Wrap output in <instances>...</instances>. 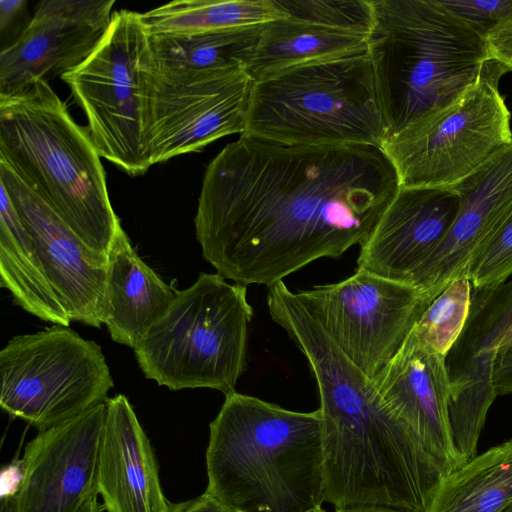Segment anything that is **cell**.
Here are the masks:
<instances>
[{
    "instance_id": "cell-1",
    "label": "cell",
    "mask_w": 512,
    "mask_h": 512,
    "mask_svg": "<svg viewBox=\"0 0 512 512\" xmlns=\"http://www.w3.org/2000/svg\"><path fill=\"white\" fill-rule=\"evenodd\" d=\"M399 189L381 148L290 146L241 134L205 170L196 238L224 279L270 287L365 244Z\"/></svg>"
},
{
    "instance_id": "cell-2",
    "label": "cell",
    "mask_w": 512,
    "mask_h": 512,
    "mask_svg": "<svg viewBox=\"0 0 512 512\" xmlns=\"http://www.w3.org/2000/svg\"><path fill=\"white\" fill-rule=\"evenodd\" d=\"M291 338L318 385L324 501L336 509L378 505L426 512L447 476L384 405L373 380L318 322H304Z\"/></svg>"
},
{
    "instance_id": "cell-3",
    "label": "cell",
    "mask_w": 512,
    "mask_h": 512,
    "mask_svg": "<svg viewBox=\"0 0 512 512\" xmlns=\"http://www.w3.org/2000/svg\"><path fill=\"white\" fill-rule=\"evenodd\" d=\"M205 493L227 512H309L324 501L320 410L236 391L209 425Z\"/></svg>"
},
{
    "instance_id": "cell-4",
    "label": "cell",
    "mask_w": 512,
    "mask_h": 512,
    "mask_svg": "<svg viewBox=\"0 0 512 512\" xmlns=\"http://www.w3.org/2000/svg\"><path fill=\"white\" fill-rule=\"evenodd\" d=\"M367 51L388 138L461 97L490 58L486 37L441 0H371Z\"/></svg>"
},
{
    "instance_id": "cell-5",
    "label": "cell",
    "mask_w": 512,
    "mask_h": 512,
    "mask_svg": "<svg viewBox=\"0 0 512 512\" xmlns=\"http://www.w3.org/2000/svg\"><path fill=\"white\" fill-rule=\"evenodd\" d=\"M89 131L49 83L0 95V161L93 251L107 256L121 226Z\"/></svg>"
},
{
    "instance_id": "cell-6",
    "label": "cell",
    "mask_w": 512,
    "mask_h": 512,
    "mask_svg": "<svg viewBox=\"0 0 512 512\" xmlns=\"http://www.w3.org/2000/svg\"><path fill=\"white\" fill-rule=\"evenodd\" d=\"M243 135L290 146L383 148L388 131L368 51L253 82Z\"/></svg>"
},
{
    "instance_id": "cell-7",
    "label": "cell",
    "mask_w": 512,
    "mask_h": 512,
    "mask_svg": "<svg viewBox=\"0 0 512 512\" xmlns=\"http://www.w3.org/2000/svg\"><path fill=\"white\" fill-rule=\"evenodd\" d=\"M253 309L247 288L200 273L134 349L144 376L172 391L235 390L246 370Z\"/></svg>"
},
{
    "instance_id": "cell-8",
    "label": "cell",
    "mask_w": 512,
    "mask_h": 512,
    "mask_svg": "<svg viewBox=\"0 0 512 512\" xmlns=\"http://www.w3.org/2000/svg\"><path fill=\"white\" fill-rule=\"evenodd\" d=\"M508 70L489 59L456 101L407 126L382 150L403 188H450L512 142L511 113L499 91Z\"/></svg>"
},
{
    "instance_id": "cell-9",
    "label": "cell",
    "mask_w": 512,
    "mask_h": 512,
    "mask_svg": "<svg viewBox=\"0 0 512 512\" xmlns=\"http://www.w3.org/2000/svg\"><path fill=\"white\" fill-rule=\"evenodd\" d=\"M113 386L101 347L63 325L14 336L0 351V407L39 431L106 403Z\"/></svg>"
},
{
    "instance_id": "cell-10",
    "label": "cell",
    "mask_w": 512,
    "mask_h": 512,
    "mask_svg": "<svg viewBox=\"0 0 512 512\" xmlns=\"http://www.w3.org/2000/svg\"><path fill=\"white\" fill-rule=\"evenodd\" d=\"M148 50L140 13L114 11L94 52L61 77L87 117L100 156L131 176L144 174L151 166L144 145Z\"/></svg>"
},
{
    "instance_id": "cell-11",
    "label": "cell",
    "mask_w": 512,
    "mask_h": 512,
    "mask_svg": "<svg viewBox=\"0 0 512 512\" xmlns=\"http://www.w3.org/2000/svg\"><path fill=\"white\" fill-rule=\"evenodd\" d=\"M144 80V145L151 166L244 132L254 82L246 70L169 67L148 50Z\"/></svg>"
},
{
    "instance_id": "cell-12",
    "label": "cell",
    "mask_w": 512,
    "mask_h": 512,
    "mask_svg": "<svg viewBox=\"0 0 512 512\" xmlns=\"http://www.w3.org/2000/svg\"><path fill=\"white\" fill-rule=\"evenodd\" d=\"M344 355L373 379L397 354L429 303L413 287L357 269L296 292Z\"/></svg>"
},
{
    "instance_id": "cell-13",
    "label": "cell",
    "mask_w": 512,
    "mask_h": 512,
    "mask_svg": "<svg viewBox=\"0 0 512 512\" xmlns=\"http://www.w3.org/2000/svg\"><path fill=\"white\" fill-rule=\"evenodd\" d=\"M114 0H46L0 54V95L62 77L81 65L107 33Z\"/></svg>"
},
{
    "instance_id": "cell-14",
    "label": "cell",
    "mask_w": 512,
    "mask_h": 512,
    "mask_svg": "<svg viewBox=\"0 0 512 512\" xmlns=\"http://www.w3.org/2000/svg\"><path fill=\"white\" fill-rule=\"evenodd\" d=\"M106 414L100 404L39 431L21 459L16 512H78L97 494L98 457Z\"/></svg>"
},
{
    "instance_id": "cell-15",
    "label": "cell",
    "mask_w": 512,
    "mask_h": 512,
    "mask_svg": "<svg viewBox=\"0 0 512 512\" xmlns=\"http://www.w3.org/2000/svg\"><path fill=\"white\" fill-rule=\"evenodd\" d=\"M460 197L457 216L409 286L430 303L452 281L468 278L479 256L512 214V142L451 187Z\"/></svg>"
},
{
    "instance_id": "cell-16",
    "label": "cell",
    "mask_w": 512,
    "mask_h": 512,
    "mask_svg": "<svg viewBox=\"0 0 512 512\" xmlns=\"http://www.w3.org/2000/svg\"><path fill=\"white\" fill-rule=\"evenodd\" d=\"M0 183L30 233L70 320L101 327L104 324L108 257L89 248L1 161Z\"/></svg>"
},
{
    "instance_id": "cell-17",
    "label": "cell",
    "mask_w": 512,
    "mask_h": 512,
    "mask_svg": "<svg viewBox=\"0 0 512 512\" xmlns=\"http://www.w3.org/2000/svg\"><path fill=\"white\" fill-rule=\"evenodd\" d=\"M511 326L512 275L495 286L472 289L467 322L445 359L450 383L449 419L458 441L479 439L496 398L492 369L497 346Z\"/></svg>"
},
{
    "instance_id": "cell-18",
    "label": "cell",
    "mask_w": 512,
    "mask_h": 512,
    "mask_svg": "<svg viewBox=\"0 0 512 512\" xmlns=\"http://www.w3.org/2000/svg\"><path fill=\"white\" fill-rule=\"evenodd\" d=\"M445 359L412 329L397 354L372 380L384 405L448 477L459 463L451 434Z\"/></svg>"
},
{
    "instance_id": "cell-19",
    "label": "cell",
    "mask_w": 512,
    "mask_h": 512,
    "mask_svg": "<svg viewBox=\"0 0 512 512\" xmlns=\"http://www.w3.org/2000/svg\"><path fill=\"white\" fill-rule=\"evenodd\" d=\"M460 205L450 188H403L360 247L357 269L409 286L452 226Z\"/></svg>"
},
{
    "instance_id": "cell-20",
    "label": "cell",
    "mask_w": 512,
    "mask_h": 512,
    "mask_svg": "<svg viewBox=\"0 0 512 512\" xmlns=\"http://www.w3.org/2000/svg\"><path fill=\"white\" fill-rule=\"evenodd\" d=\"M97 494L105 512H168L150 441L127 397L106 401Z\"/></svg>"
},
{
    "instance_id": "cell-21",
    "label": "cell",
    "mask_w": 512,
    "mask_h": 512,
    "mask_svg": "<svg viewBox=\"0 0 512 512\" xmlns=\"http://www.w3.org/2000/svg\"><path fill=\"white\" fill-rule=\"evenodd\" d=\"M177 293L139 257L120 226L107 264L104 324L111 339L134 350L166 313Z\"/></svg>"
},
{
    "instance_id": "cell-22",
    "label": "cell",
    "mask_w": 512,
    "mask_h": 512,
    "mask_svg": "<svg viewBox=\"0 0 512 512\" xmlns=\"http://www.w3.org/2000/svg\"><path fill=\"white\" fill-rule=\"evenodd\" d=\"M0 191V285L28 313L68 327L71 320L48 278L38 249L1 183Z\"/></svg>"
},
{
    "instance_id": "cell-23",
    "label": "cell",
    "mask_w": 512,
    "mask_h": 512,
    "mask_svg": "<svg viewBox=\"0 0 512 512\" xmlns=\"http://www.w3.org/2000/svg\"><path fill=\"white\" fill-rule=\"evenodd\" d=\"M368 37L285 16L264 25L247 72L256 81L298 64L366 52Z\"/></svg>"
},
{
    "instance_id": "cell-24",
    "label": "cell",
    "mask_w": 512,
    "mask_h": 512,
    "mask_svg": "<svg viewBox=\"0 0 512 512\" xmlns=\"http://www.w3.org/2000/svg\"><path fill=\"white\" fill-rule=\"evenodd\" d=\"M511 503L512 439L453 471L426 512H502Z\"/></svg>"
},
{
    "instance_id": "cell-25",
    "label": "cell",
    "mask_w": 512,
    "mask_h": 512,
    "mask_svg": "<svg viewBox=\"0 0 512 512\" xmlns=\"http://www.w3.org/2000/svg\"><path fill=\"white\" fill-rule=\"evenodd\" d=\"M263 27L150 35L149 52L156 62L169 67L247 71Z\"/></svg>"
},
{
    "instance_id": "cell-26",
    "label": "cell",
    "mask_w": 512,
    "mask_h": 512,
    "mask_svg": "<svg viewBox=\"0 0 512 512\" xmlns=\"http://www.w3.org/2000/svg\"><path fill=\"white\" fill-rule=\"evenodd\" d=\"M283 17L273 0H181L140 13L148 36L265 25Z\"/></svg>"
},
{
    "instance_id": "cell-27",
    "label": "cell",
    "mask_w": 512,
    "mask_h": 512,
    "mask_svg": "<svg viewBox=\"0 0 512 512\" xmlns=\"http://www.w3.org/2000/svg\"><path fill=\"white\" fill-rule=\"evenodd\" d=\"M472 298L469 278L452 281L427 306L413 330L432 350L448 355L467 322Z\"/></svg>"
},
{
    "instance_id": "cell-28",
    "label": "cell",
    "mask_w": 512,
    "mask_h": 512,
    "mask_svg": "<svg viewBox=\"0 0 512 512\" xmlns=\"http://www.w3.org/2000/svg\"><path fill=\"white\" fill-rule=\"evenodd\" d=\"M285 16L369 34L371 0H273Z\"/></svg>"
},
{
    "instance_id": "cell-29",
    "label": "cell",
    "mask_w": 512,
    "mask_h": 512,
    "mask_svg": "<svg viewBox=\"0 0 512 512\" xmlns=\"http://www.w3.org/2000/svg\"><path fill=\"white\" fill-rule=\"evenodd\" d=\"M512 275V214L469 273L472 289L495 286Z\"/></svg>"
},
{
    "instance_id": "cell-30",
    "label": "cell",
    "mask_w": 512,
    "mask_h": 512,
    "mask_svg": "<svg viewBox=\"0 0 512 512\" xmlns=\"http://www.w3.org/2000/svg\"><path fill=\"white\" fill-rule=\"evenodd\" d=\"M483 36L512 14V0H441Z\"/></svg>"
},
{
    "instance_id": "cell-31",
    "label": "cell",
    "mask_w": 512,
    "mask_h": 512,
    "mask_svg": "<svg viewBox=\"0 0 512 512\" xmlns=\"http://www.w3.org/2000/svg\"><path fill=\"white\" fill-rule=\"evenodd\" d=\"M486 43L489 58L512 71V14L489 31Z\"/></svg>"
},
{
    "instance_id": "cell-32",
    "label": "cell",
    "mask_w": 512,
    "mask_h": 512,
    "mask_svg": "<svg viewBox=\"0 0 512 512\" xmlns=\"http://www.w3.org/2000/svg\"><path fill=\"white\" fill-rule=\"evenodd\" d=\"M492 384L496 397L512 393V343L495 354Z\"/></svg>"
},
{
    "instance_id": "cell-33",
    "label": "cell",
    "mask_w": 512,
    "mask_h": 512,
    "mask_svg": "<svg viewBox=\"0 0 512 512\" xmlns=\"http://www.w3.org/2000/svg\"><path fill=\"white\" fill-rule=\"evenodd\" d=\"M168 512H227L215 499L205 492L187 501L170 502Z\"/></svg>"
},
{
    "instance_id": "cell-34",
    "label": "cell",
    "mask_w": 512,
    "mask_h": 512,
    "mask_svg": "<svg viewBox=\"0 0 512 512\" xmlns=\"http://www.w3.org/2000/svg\"><path fill=\"white\" fill-rule=\"evenodd\" d=\"M23 477L21 460L6 466L1 473V497L16 495Z\"/></svg>"
},
{
    "instance_id": "cell-35",
    "label": "cell",
    "mask_w": 512,
    "mask_h": 512,
    "mask_svg": "<svg viewBox=\"0 0 512 512\" xmlns=\"http://www.w3.org/2000/svg\"><path fill=\"white\" fill-rule=\"evenodd\" d=\"M26 1L23 0H1L0 1V30L4 33L5 29L11 24L18 13L24 8Z\"/></svg>"
},
{
    "instance_id": "cell-36",
    "label": "cell",
    "mask_w": 512,
    "mask_h": 512,
    "mask_svg": "<svg viewBox=\"0 0 512 512\" xmlns=\"http://www.w3.org/2000/svg\"><path fill=\"white\" fill-rule=\"evenodd\" d=\"M335 512H409V511L386 507V506L362 505V506L336 509Z\"/></svg>"
},
{
    "instance_id": "cell-37",
    "label": "cell",
    "mask_w": 512,
    "mask_h": 512,
    "mask_svg": "<svg viewBox=\"0 0 512 512\" xmlns=\"http://www.w3.org/2000/svg\"><path fill=\"white\" fill-rule=\"evenodd\" d=\"M103 506L98 502V495L90 497L78 512H103Z\"/></svg>"
},
{
    "instance_id": "cell-38",
    "label": "cell",
    "mask_w": 512,
    "mask_h": 512,
    "mask_svg": "<svg viewBox=\"0 0 512 512\" xmlns=\"http://www.w3.org/2000/svg\"><path fill=\"white\" fill-rule=\"evenodd\" d=\"M0 512H16L15 495L1 497Z\"/></svg>"
},
{
    "instance_id": "cell-39",
    "label": "cell",
    "mask_w": 512,
    "mask_h": 512,
    "mask_svg": "<svg viewBox=\"0 0 512 512\" xmlns=\"http://www.w3.org/2000/svg\"><path fill=\"white\" fill-rule=\"evenodd\" d=\"M511 343H512V326L507 330V332L500 339L498 346H497V350L502 347H505Z\"/></svg>"
},
{
    "instance_id": "cell-40",
    "label": "cell",
    "mask_w": 512,
    "mask_h": 512,
    "mask_svg": "<svg viewBox=\"0 0 512 512\" xmlns=\"http://www.w3.org/2000/svg\"><path fill=\"white\" fill-rule=\"evenodd\" d=\"M309 512H326V511H325V510L322 508V506H321V507H318V508H316V509H314V510H311V511H309Z\"/></svg>"
},
{
    "instance_id": "cell-41",
    "label": "cell",
    "mask_w": 512,
    "mask_h": 512,
    "mask_svg": "<svg viewBox=\"0 0 512 512\" xmlns=\"http://www.w3.org/2000/svg\"><path fill=\"white\" fill-rule=\"evenodd\" d=\"M502 512H512V503L507 508H505Z\"/></svg>"
}]
</instances>
